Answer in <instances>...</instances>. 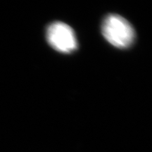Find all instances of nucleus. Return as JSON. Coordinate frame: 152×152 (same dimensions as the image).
I'll use <instances>...</instances> for the list:
<instances>
[{"instance_id": "f257e3e1", "label": "nucleus", "mask_w": 152, "mask_h": 152, "mask_svg": "<svg viewBox=\"0 0 152 152\" xmlns=\"http://www.w3.org/2000/svg\"><path fill=\"white\" fill-rule=\"evenodd\" d=\"M102 33L106 39L118 48H128L135 37L132 26L119 15L107 16L102 23Z\"/></svg>"}, {"instance_id": "f03ea898", "label": "nucleus", "mask_w": 152, "mask_h": 152, "mask_svg": "<svg viewBox=\"0 0 152 152\" xmlns=\"http://www.w3.org/2000/svg\"><path fill=\"white\" fill-rule=\"evenodd\" d=\"M47 39L49 45L60 52L67 54L77 49L75 33L64 23L54 22L49 25L47 29Z\"/></svg>"}]
</instances>
